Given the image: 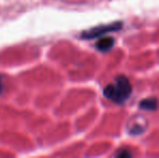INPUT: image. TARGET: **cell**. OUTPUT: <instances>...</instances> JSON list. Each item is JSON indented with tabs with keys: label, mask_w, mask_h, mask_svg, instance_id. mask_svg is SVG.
Returning <instances> with one entry per match:
<instances>
[{
	"label": "cell",
	"mask_w": 159,
	"mask_h": 158,
	"mask_svg": "<svg viewBox=\"0 0 159 158\" xmlns=\"http://www.w3.org/2000/svg\"><path fill=\"white\" fill-rule=\"evenodd\" d=\"M132 93V86L129 79L124 75L116 77L115 84H108L104 88V95L117 104H124Z\"/></svg>",
	"instance_id": "1"
},
{
	"label": "cell",
	"mask_w": 159,
	"mask_h": 158,
	"mask_svg": "<svg viewBox=\"0 0 159 158\" xmlns=\"http://www.w3.org/2000/svg\"><path fill=\"white\" fill-rule=\"evenodd\" d=\"M122 26L121 22H114V23L107 24V25H101L98 27H94L90 30H87V32L82 33V38L86 39H91L95 38V37H102L103 35L107 34L109 32H116V30H119Z\"/></svg>",
	"instance_id": "2"
},
{
	"label": "cell",
	"mask_w": 159,
	"mask_h": 158,
	"mask_svg": "<svg viewBox=\"0 0 159 158\" xmlns=\"http://www.w3.org/2000/svg\"><path fill=\"white\" fill-rule=\"evenodd\" d=\"M114 44H115V39L113 37H102L96 42V48L102 52H107L113 48Z\"/></svg>",
	"instance_id": "3"
},
{
	"label": "cell",
	"mask_w": 159,
	"mask_h": 158,
	"mask_svg": "<svg viewBox=\"0 0 159 158\" xmlns=\"http://www.w3.org/2000/svg\"><path fill=\"white\" fill-rule=\"evenodd\" d=\"M158 107V100L155 97H148V99L142 100L140 102V108L145 111H155Z\"/></svg>",
	"instance_id": "4"
},
{
	"label": "cell",
	"mask_w": 159,
	"mask_h": 158,
	"mask_svg": "<svg viewBox=\"0 0 159 158\" xmlns=\"http://www.w3.org/2000/svg\"><path fill=\"white\" fill-rule=\"evenodd\" d=\"M116 156H118V157H131V154H130L128 151H122V152L117 153Z\"/></svg>",
	"instance_id": "5"
},
{
	"label": "cell",
	"mask_w": 159,
	"mask_h": 158,
	"mask_svg": "<svg viewBox=\"0 0 159 158\" xmlns=\"http://www.w3.org/2000/svg\"><path fill=\"white\" fill-rule=\"evenodd\" d=\"M2 92V81H1V78H0V93Z\"/></svg>",
	"instance_id": "6"
}]
</instances>
